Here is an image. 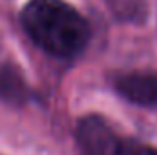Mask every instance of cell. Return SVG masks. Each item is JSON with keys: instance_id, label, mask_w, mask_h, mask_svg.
<instances>
[{"instance_id": "6da1fadb", "label": "cell", "mask_w": 157, "mask_h": 155, "mask_svg": "<svg viewBox=\"0 0 157 155\" xmlns=\"http://www.w3.org/2000/svg\"><path fill=\"white\" fill-rule=\"evenodd\" d=\"M20 22L39 47L60 59L77 57L91 39L90 22L66 0H29Z\"/></svg>"}, {"instance_id": "7a4b0ae2", "label": "cell", "mask_w": 157, "mask_h": 155, "mask_svg": "<svg viewBox=\"0 0 157 155\" xmlns=\"http://www.w3.org/2000/svg\"><path fill=\"white\" fill-rule=\"evenodd\" d=\"M77 146L80 155H124V144L110 124L99 115H86L77 122Z\"/></svg>"}, {"instance_id": "3957f363", "label": "cell", "mask_w": 157, "mask_h": 155, "mask_svg": "<svg viewBox=\"0 0 157 155\" xmlns=\"http://www.w3.org/2000/svg\"><path fill=\"white\" fill-rule=\"evenodd\" d=\"M119 95L139 106H157V73L133 71L113 78Z\"/></svg>"}, {"instance_id": "277c9868", "label": "cell", "mask_w": 157, "mask_h": 155, "mask_svg": "<svg viewBox=\"0 0 157 155\" xmlns=\"http://www.w3.org/2000/svg\"><path fill=\"white\" fill-rule=\"evenodd\" d=\"M29 95L22 73L11 64H0V99L9 104H22Z\"/></svg>"}, {"instance_id": "5b68a950", "label": "cell", "mask_w": 157, "mask_h": 155, "mask_svg": "<svg viewBox=\"0 0 157 155\" xmlns=\"http://www.w3.org/2000/svg\"><path fill=\"white\" fill-rule=\"evenodd\" d=\"M132 155H157V148H152V146H135L132 150Z\"/></svg>"}]
</instances>
